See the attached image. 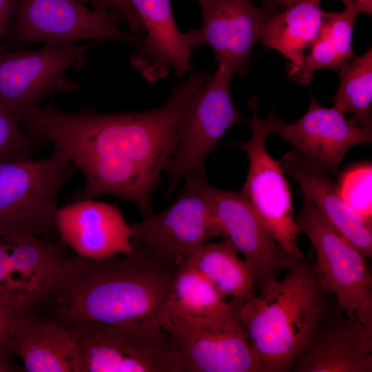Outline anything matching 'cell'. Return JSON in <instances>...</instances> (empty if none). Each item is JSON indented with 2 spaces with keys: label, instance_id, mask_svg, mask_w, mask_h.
Here are the masks:
<instances>
[{
  "label": "cell",
  "instance_id": "obj_1",
  "mask_svg": "<svg viewBox=\"0 0 372 372\" xmlns=\"http://www.w3.org/2000/svg\"><path fill=\"white\" fill-rule=\"evenodd\" d=\"M208 79L203 72H192L155 109L101 114L85 107L67 112L50 103L37 107L21 125L71 161L82 156L128 161L161 175L177 147L180 116Z\"/></svg>",
  "mask_w": 372,
  "mask_h": 372
},
{
  "label": "cell",
  "instance_id": "obj_2",
  "mask_svg": "<svg viewBox=\"0 0 372 372\" xmlns=\"http://www.w3.org/2000/svg\"><path fill=\"white\" fill-rule=\"evenodd\" d=\"M178 269L137 245L128 254L99 260L68 256L37 307L65 322L156 320Z\"/></svg>",
  "mask_w": 372,
  "mask_h": 372
},
{
  "label": "cell",
  "instance_id": "obj_3",
  "mask_svg": "<svg viewBox=\"0 0 372 372\" xmlns=\"http://www.w3.org/2000/svg\"><path fill=\"white\" fill-rule=\"evenodd\" d=\"M309 256L281 279L238 305V316L262 372H291L335 300Z\"/></svg>",
  "mask_w": 372,
  "mask_h": 372
},
{
  "label": "cell",
  "instance_id": "obj_4",
  "mask_svg": "<svg viewBox=\"0 0 372 372\" xmlns=\"http://www.w3.org/2000/svg\"><path fill=\"white\" fill-rule=\"evenodd\" d=\"M76 169L67 155L56 149L44 158L1 162L0 238L59 236L58 198Z\"/></svg>",
  "mask_w": 372,
  "mask_h": 372
},
{
  "label": "cell",
  "instance_id": "obj_5",
  "mask_svg": "<svg viewBox=\"0 0 372 372\" xmlns=\"http://www.w3.org/2000/svg\"><path fill=\"white\" fill-rule=\"evenodd\" d=\"M66 323L77 343L84 372H186L173 342L156 320Z\"/></svg>",
  "mask_w": 372,
  "mask_h": 372
},
{
  "label": "cell",
  "instance_id": "obj_6",
  "mask_svg": "<svg viewBox=\"0 0 372 372\" xmlns=\"http://www.w3.org/2000/svg\"><path fill=\"white\" fill-rule=\"evenodd\" d=\"M123 21L126 18L118 9L91 10L80 0H19L3 48L18 50L33 43L67 46L105 40L140 45L143 37L121 29Z\"/></svg>",
  "mask_w": 372,
  "mask_h": 372
},
{
  "label": "cell",
  "instance_id": "obj_7",
  "mask_svg": "<svg viewBox=\"0 0 372 372\" xmlns=\"http://www.w3.org/2000/svg\"><path fill=\"white\" fill-rule=\"evenodd\" d=\"M295 222L298 234H305L311 241L317 276L348 318L372 329V276L366 256L335 229L304 194Z\"/></svg>",
  "mask_w": 372,
  "mask_h": 372
},
{
  "label": "cell",
  "instance_id": "obj_8",
  "mask_svg": "<svg viewBox=\"0 0 372 372\" xmlns=\"http://www.w3.org/2000/svg\"><path fill=\"white\" fill-rule=\"evenodd\" d=\"M175 200L165 209L129 223L134 245L153 258L179 268L215 237L223 238L212 213L207 177L187 176Z\"/></svg>",
  "mask_w": 372,
  "mask_h": 372
},
{
  "label": "cell",
  "instance_id": "obj_9",
  "mask_svg": "<svg viewBox=\"0 0 372 372\" xmlns=\"http://www.w3.org/2000/svg\"><path fill=\"white\" fill-rule=\"evenodd\" d=\"M103 41H90L82 45L48 44L33 50L2 48L0 107L21 124L45 97L78 90L80 85L67 76V70L82 68L88 52Z\"/></svg>",
  "mask_w": 372,
  "mask_h": 372
},
{
  "label": "cell",
  "instance_id": "obj_10",
  "mask_svg": "<svg viewBox=\"0 0 372 372\" xmlns=\"http://www.w3.org/2000/svg\"><path fill=\"white\" fill-rule=\"evenodd\" d=\"M224 311L187 320L162 309L156 320L168 334L186 372H262L238 316L240 301Z\"/></svg>",
  "mask_w": 372,
  "mask_h": 372
},
{
  "label": "cell",
  "instance_id": "obj_11",
  "mask_svg": "<svg viewBox=\"0 0 372 372\" xmlns=\"http://www.w3.org/2000/svg\"><path fill=\"white\" fill-rule=\"evenodd\" d=\"M234 73L221 65L192 96L178 125V144L165 170L169 198L187 176L205 177V161L227 130L243 118L234 105L231 82Z\"/></svg>",
  "mask_w": 372,
  "mask_h": 372
},
{
  "label": "cell",
  "instance_id": "obj_12",
  "mask_svg": "<svg viewBox=\"0 0 372 372\" xmlns=\"http://www.w3.org/2000/svg\"><path fill=\"white\" fill-rule=\"evenodd\" d=\"M258 97L252 96L248 106L252 117L247 123L251 138L235 145L249 158V169L242 192L255 208L276 242L292 257L302 259L298 247V228L293 215L291 192L280 165L265 146L267 138L273 134L278 118L273 108L266 119L258 114Z\"/></svg>",
  "mask_w": 372,
  "mask_h": 372
},
{
  "label": "cell",
  "instance_id": "obj_13",
  "mask_svg": "<svg viewBox=\"0 0 372 372\" xmlns=\"http://www.w3.org/2000/svg\"><path fill=\"white\" fill-rule=\"evenodd\" d=\"M214 219L223 238H228L251 271L256 291L279 279L283 271L304 259L291 256L274 239L260 216L241 191L210 186Z\"/></svg>",
  "mask_w": 372,
  "mask_h": 372
},
{
  "label": "cell",
  "instance_id": "obj_14",
  "mask_svg": "<svg viewBox=\"0 0 372 372\" xmlns=\"http://www.w3.org/2000/svg\"><path fill=\"white\" fill-rule=\"evenodd\" d=\"M203 21L185 32L193 50L208 45L218 65L240 76L246 74L251 52L260 40L270 8H260L251 0H198Z\"/></svg>",
  "mask_w": 372,
  "mask_h": 372
},
{
  "label": "cell",
  "instance_id": "obj_15",
  "mask_svg": "<svg viewBox=\"0 0 372 372\" xmlns=\"http://www.w3.org/2000/svg\"><path fill=\"white\" fill-rule=\"evenodd\" d=\"M28 372H84L77 343L68 324L37 308L16 313L6 343Z\"/></svg>",
  "mask_w": 372,
  "mask_h": 372
},
{
  "label": "cell",
  "instance_id": "obj_16",
  "mask_svg": "<svg viewBox=\"0 0 372 372\" xmlns=\"http://www.w3.org/2000/svg\"><path fill=\"white\" fill-rule=\"evenodd\" d=\"M372 329L347 316L336 300L291 372H371Z\"/></svg>",
  "mask_w": 372,
  "mask_h": 372
},
{
  "label": "cell",
  "instance_id": "obj_17",
  "mask_svg": "<svg viewBox=\"0 0 372 372\" xmlns=\"http://www.w3.org/2000/svg\"><path fill=\"white\" fill-rule=\"evenodd\" d=\"M55 223L59 238L79 257L99 260L134 249L130 225L114 205L74 200L59 207Z\"/></svg>",
  "mask_w": 372,
  "mask_h": 372
},
{
  "label": "cell",
  "instance_id": "obj_18",
  "mask_svg": "<svg viewBox=\"0 0 372 372\" xmlns=\"http://www.w3.org/2000/svg\"><path fill=\"white\" fill-rule=\"evenodd\" d=\"M273 134L334 174L350 147L372 141V127L355 125L335 107H324L313 97L307 112L295 123L286 124L278 117Z\"/></svg>",
  "mask_w": 372,
  "mask_h": 372
},
{
  "label": "cell",
  "instance_id": "obj_19",
  "mask_svg": "<svg viewBox=\"0 0 372 372\" xmlns=\"http://www.w3.org/2000/svg\"><path fill=\"white\" fill-rule=\"evenodd\" d=\"M139 17L145 37L131 56V64L148 81L166 77L171 68L178 77L192 70V48L178 28L169 0H127Z\"/></svg>",
  "mask_w": 372,
  "mask_h": 372
},
{
  "label": "cell",
  "instance_id": "obj_20",
  "mask_svg": "<svg viewBox=\"0 0 372 372\" xmlns=\"http://www.w3.org/2000/svg\"><path fill=\"white\" fill-rule=\"evenodd\" d=\"M6 239L10 250L5 297L7 303L20 312L44 300L68 256L60 238L48 240L28 234Z\"/></svg>",
  "mask_w": 372,
  "mask_h": 372
},
{
  "label": "cell",
  "instance_id": "obj_21",
  "mask_svg": "<svg viewBox=\"0 0 372 372\" xmlns=\"http://www.w3.org/2000/svg\"><path fill=\"white\" fill-rule=\"evenodd\" d=\"M280 161L283 172L293 178L327 220L350 242L372 257V223L364 220L345 203L329 172L296 150Z\"/></svg>",
  "mask_w": 372,
  "mask_h": 372
},
{
  "label": "cell",
  "instance_id": "obj_22",
  "mask_svg": "<svg viewBox=\"0 0 372 372\" xmlns=\"http://www.w3.org/2000/svg\"><path fill=\"white\" fill-rule=\"evenodd\" d=\"M72 162L85 177L75 200L112 195L134 203L143 219L154 214L152 194L161 175L136 163L115 158L82 156Z\"/></svg>",
  "mask_w": 372,
  "mask_h": 372
},
{
  "label": "cell",
  "instance_id": "obj_23",
  "mask_svg": "<svg viewBox=\"0 0 372 372\" xmlns=\"http://www.w3.org/2000/svg\"><path fill=\"white\" fill-rule=\"evenodd\" d=\"M322 0H298L283 12L265 20L260 41L282 54L289 61L288 76L301 65L318 34L323 10Z\"/></svg>",
  "mask_w": 372,
  "mask_h": 372
},
{
  "label": "cell",
  "instance_id": "obj_24",
  "mask_svg": "<svg viewBox=\"0 0 372 372\" xmlns=\"http://www.w3.org/2000/svg\"><path fill=\"white\" fill-rule=\"evenodd\" d=\"M359 14L345 7L342 12L323 11L318 34L309 45L300 68L289 76L301 84L309 83L316 71L336 69L353 60V26Z\"/></svg>",
  "mask_w": 372,
  "mask_h": 372
},
{
  "label": "cell",
  "instance_id": "obj_25",
  "mask_svg": "<svg viewBox=\"0 0 372 372\" xmlns=\"http://www.w3.org/2000/svg\"><path fill=\"white\" fill-rule=\"evenodd\" d=\"M228 238L207 242L185 263L204 276L227 300L242 301L256 291L254 279L246 261Z\"/></svg>",
  "mask_w": 372,
  "mask_h": 372
},
{
  "label": "cell",
  "instance_id": "obj_26",
  "mask_svg": "<svg viewBox=\"0 0 372 372\" xmlns=\"http://www.w3.org/2000/svg\"><path fill=\"white\" fill-rule=\"evenodd\" d=\"M230 306L214 286L187 264L179 267L162 309L187 320L214 316Z\"/></svg>",
  "mask_w": 372,
  "mask_h": 372
},
{
  "label": "cell",
  "instance_id": "obj_27",
  "mask_svg": "<svg viewBox=\"0 0 372 372\" xmlns=\"http://www.w3.org/2000/svg\"><path fill=\"white\" fill-rule=\"evenodd\" d=\"M340 85L333 98V107L358 127H372V48L355 56L340 68Z\"/></svg>",
  "mask_w": 372,
  "mask_h": 372
},
{
  "label": "cell",
  "instance_id": "obj_28",
  "mask_svg": "<svg viewBox=\"0 0 372 372\" xmlns=\"http://www.w3.org/2000/svg\"><path fill=\"white\" fill-rule=\"evenodd\" d=\"M371 183V164L367 163L345 172L341 176L339 185L345 203L369 223H372Z\"/></svg>",
  "mask_w": 372,
  "mask_h": 372
},
{
  "label": "cell",
  "instance_id": "obj_29",
  "mask_svg": "<svg viewBox=\"0 0 372 372\" xmlns=\"http://www.w3.org/2000/svg\"><path fill=\"white\" fill-rule=\"evenodd\" d=\"M42 142L0 107V163L32 158Z\"/></svg>",
  "mask_w": 372,
  "mask_h": 372
},
{
  "label": "cell",
  "instance_id": "obj_30",
  "mask_svg": "<svg viewBox=\"0 0 372 372\" xmlns=\"http://www.w3.org/2000/svg\"><path fill=\"white\" fill-rule=\"evenodd\" d=\"M93 9L97 11H107L118 9L123 12L128 22L131 32L140 35L145 32L143 25L137 13L127 0H87Z\"/></svg>",
  "mask_w": 372,
  "mask_h": 372
},
{
  "label": "cell",
  "instance_id": "obj_31",
  "mask_svg": "<svg viewBox=\"0 0 372 372\" xmlns=\"http://www.w3.org/2000/svg\"><path fill=\"white\" fill-rule=\"evenodd\" d=\"M19 7L18 0H0V50Z\"/></svg>",
  "mask_w": 372,
  "mask_h": 372
},
{
  "label": "cell",
  "instance_id": "obj_32",
  "mask_svg": "<svg viewBox=\"0 0 372 372\" xmlns=\"http://www.w3.org/2000/svg\"><path fill=\"white\" fill-rule=\"evenodd\" d=\"M10 241L0 238V304L11 309L5 298V287L10 269Z\"/></svg>",
  "mask_w": 372,
  "mask_h": 372
},
{
  "label": "cell",
  "instance_id": "obj_33",
  "mask_svg": "<svg viewBox=\"0 0 372 372\" xmlns=\"http://www.w3.org/2000/svg\"><path fill=\"white\" fill-rule=\"evenodd\" d=\"M16 313L9 308L0 304V346H6L10 325Z\"/></svg>",
  "mask_w": 372,
  "mask_h": 372
},
{
  "label": "cell",
  "instance_id": "obj_34",
  "mask_svg": "<svg viewBox=\"0 0 372 372\" xmlns=\"http://www.w3.org/2000/svg\"><path fill=\"white\" fill-rule=\"evenodd\" d=\"M12 355L6 346H0V372L18 371V366L13 362Z\"/></svg>",
  "mask_w": 372,
  "mask_h": 372
},
{
  "label": "cell",
  "instance_id": "obj_35",
  "mask_svg": "<svg viewBox=\"0 0 372 372\" xmlns=\"http://www.w3.org/2000/svg\"><path fill=\"white\" fill-rule=\"evenodd\" d=\"M346 7L355 10L358 14H372V0H341Z\"/></svg>",
  "mask_w": 372,
  "mask_h": 372
},
{
  "label": "cell",
  "instance_id": "obj_36",
  "mask_svg": "<svg viewBox=\"0 0 372 372\" xmlns=\"http://www.w3.org/2000/svg\"><path fill=\"white\" fill-rule=\"evenodd\" d=\"M265 4L266 7L270 8V6H279L286 8L298 0H262Z\"/></svg>",
  "mask_w": 372,
  "mask_h": 372
}]
</instances>
